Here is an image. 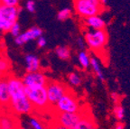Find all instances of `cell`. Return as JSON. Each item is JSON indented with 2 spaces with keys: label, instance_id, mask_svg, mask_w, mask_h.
Wrapping results in <instances>:
<instances>
[{
  "label": "cell",
  "instance_id": "3",
  "mask_svg": "<svg viewBox=\"0 0 130 129\" xmlns=\"http://www.w3.org/2000/svg\"><path fill=\"white\" fill-rule=\"evenodd\" d=\"M103 9L100 0H74V10L82 18L100 14Z\"/></svg>",
  "mask_w": 130,
  "mask_h": 129
},
{
  "label": "cell",
  "instance_id": "26",
  "mask_svg": "<svg viewBox=\"0 0 130 129\" xmlns=\"http://www.w3.org/2000/svg\"><path fill=\"white\" fill-rule=\"evenodd\" d=\"M1 5H6V6H18L19 0H0Z\"/></svg>",
  "mask_w": 130,
  "mask_h": 129
},
{
  "label": "cell",
  "instance_id": "33",
  "mask_svg": "<svg viewBox=\"0 0 130 129\" xmlns=\"http://www.w3.org/2000/svg\"><path fill=\"white\" fill-rule=\"evenodd\" d=\"M2 111H3V108H2V107L0 106V114H1V112H2Z\"/></svg>",
  "mask_w": 130,
  "mask_h": 129
},
{
  "label": "cell",
  "instance_id": "1",
  "mask_svg": "<svg viewBox=\"0 0 130 129\" xmlns=\"http://www.w3.org/2000/svg\"><path fill=\"white\" fill-rule=\"evenodd\" d=\"M6 79L10 94V102L7 109L15 116L32 115L35 109L25 94V86L22 79L12 75L6 76Z\"/></svg>",
  "mask_w": 130,
  "mask_h": 129
},
{
  "label": "cell",
  "instance_id": "18",
  "mask_svg": "<svg viewBox=\"0 0 130 129\" xmlns=\"http://www.w3.org/2000/svg\"><path fill=\"white\" fill-rule=\"evenodd\" d=\"M78 61L83 69H88L90 64V56L86 51L82 50L78 54Z\"/></svg>",
  "mask_w": 130,
  "mask_h": 129
},
{
  "label": "cell",
  "instance_id": "12",
  "mask_svg": "<svg viewBox=\"0 0 130 129\" xmlns=\"http://www.w3.org/2000/svg\"><path fill=\"white\" fill-rule=\"evenodd\" d=\"M6 76H4L2 79H0V106L2 108H8L9 102H10V94L8 89L7 79Z\"/></svg>",
  "mask_w": 130,
  "mask_h": 129
},
{
  "label": "cell",
  "instance_id": "29",
  "mask_svg": "<svg viewBox=\"0 0 130 129\" xmlns=\"http://www.w3.org/2000/svg\"><path fill=\"white\" fill-rule=\"evenodd\" d=\"M125 127H126V125H125L124 123H122L121 121H118V123H116L114 128L115 129H124Z\"/></svg>",
  "mask_w": 130,
  "mask_h": 129
},
{
  "label": "cell",
  "instance_id": "4",
  "mask_svg": "<svg viewBox=\"0 0 130 129\" xmlns=\"http://www.w3.org/2000/svg\"><path fill=\"white\" fill-rule=\"evenodd\" d=\"M85 43L92 51H101L108 44V34L106 29L93 30L85 34Z\"/></svg>",
  "mask_w": 130,
  "mask_h": 129
},
{
  "label": "cell",
  "instance_id": "6",
  "mask_svg": "<svg viewBox=\"0 0 130 129\" xmlns=\"http://www.w3.org/2000/svg\"><path fill=\"white\" fill-rule=\"evenodd\" d=\"M53 108L55 110V112H69V113L80 112V105L79 100L70 90L57 101Z\"/></svg>",
  "mask_w": 130,
  "mask_h": 129
},
{
  "label": "cell",
  "instance_id": "27",
  "mask_svg": "<svg viewBox=\"0 0 130 129\" xmlns=\"http://www.w3.org/2000/svg\"><path fill=\"white\" fill-rule=\"evenodd\" d=\"M36 40H37V46H38L39 48H44V47L46 46L47 41L43 35L40 36L39 38H37Z\"/></svg>",
  "mask_w": 130,
  "mask_h": 129
},
{
  "label": "cell",
  "instance_id": "2",
  "mask_svg": "<svg viewBox=\"0 0 130 129\" xmlns=\"http://www.w3.org/2000/svg\"><path fill=\"white\" fill-rule=\"evenodd\" d=\"M24 91L35 110L44 111L45 109L52 108L49 103L48 97H47L45 86L25 87Z\"/></svg>",
  "mask_w": 130,
  "mask_h": 129
},
{
  "label": "cell",
  "instance_id": "24",
  "mask_svg": "<svg viewBox=\"0 0 130 129\" xmlns=\"http://www.w3.org/2000/svg\"><path fill=\"white\" fill-rule=\"evenodd\" d=\"M9 32H10V34H12L14 37L18 36L19 34H21V26H20V24H19L17 22L14 23L12 26H11Z\"/></svg>",
  "mask_w": 130,
  "mask_h": 129
},
{
  "label": "cell",
  "instance_id": "30",
  "mask_svg": "<svg viewBox=\"0 0 130 129\" xmlns=\"http://www.w3.org/2000/svg\"><path fill=\"white\" fill-rule=\"evenodd\" d=\"M111 99L115 103H118V99H119V96H118V94L117 92H112L111 93Z\"/></svg>",
  "mask_w": 130,
  "mask_h": 129
},
{
  "label": "cell",
  "instance_id": "31",
  "mask_svg": "<svg viewBox=\"0 0 130 129\" xmlns=\"http://www.w3.org/2000/svg\"><path fill=\"white\" fill-rule=\"evenodd\" d=\"M100 3H101L102 6H104L107 5V2H108V0H100Z\"/></svg>",
  "mask_w": 130,
  "mask_h": 129
},
{
  "label": "cell",
  "instance_id": "20",
  "mask_svg": "<svg viewBox=\"0 0 130 129\" xmlns=\"http://www.w3.org/2000/svg\"><path fill=\"white\" fill-rule=\"evenodd\" d=\"M113 115L117 120L122 121L125 117V108L123 107V106L116 103V105L113 107Z\"/></svg>",
  "mask_w": 130,
  "mask_h": 129
},
{
  "label": "cell",
  "instance_id": "5",
  "mask_svg": "<svg viewBox=\"0 0 130 129\" xmlns=\"http://www.w3.org/2000/svg\"><path fill=\"white\" fill-rule=\"evenodd\" d=\"M19 15L18 6H0V26L1 32H9L11 26L17 22Z\"/></svg>",
  "mask_w": 130,
  "mask_h": 129
},
{
  "label": "cell",
  "instance_id": "32",
  "mask_svg": "<svg viewBox=\"0 0 130 129\" xmlns=\"http://www.w3.org/2000/svg\"><path fill=\"white\" fill-rule=\"evenodd\" d=\"M4 76H6V75H4L2 72H0V79H2V78H3Z\"/></svg>",
  "mask_w": 130,
  "mask_h": 129
},
{
  "label": "cell",
  "instance_id": "19",
  "mask_svg": "<svg viewBox=\"0 0 130 129\" xmlns=\"http://www.w3.org/2000/svg\"><path fill=\"white\" fill-rule=\"evenodd\" d=\"M11 64L10 61L4 55L0 54V72H2L4 75H7L10 71Z\"/></svg>",
  "mask_w": 130,
  "mask_h": 129
},
{
  "label": "cell",
  "instance_id": "35",
  "mask_svg": "<svg viewBox=\"0 0 130 129\" xmlns=\"http://www.w3.org/2000/svg\"><path fill=\"white\" fill-rule=\"evenodd\" d=\"M0 129H1V126H0Z\"/></svg>",
  "mask_w": 130,
  "mask_h": 129
},
{
  "label": "cell",
  "instance_id": "21",
  "mask_svg": "<svg viewBox=\"0 0 130 129\" xmlns=\"http://www.w3.org/2000/svg\"><path fill=\"white\" fill-rule=\"evenodd\" d=\"M28 125L34 129H43L45 127L44 124L36 117L30 116L28 119Z\"/></svg>",
  "mask_w": 130,
  "mask_h": 129
},
{
  "label": "cell",
  "instance_id": "9",
  "mask_svg": "<svg viewBox=\"0 0 130 129\" xmlns=\"http://www.w3.org/2000/svg\"><path fill=\"white\" fill-rule=\"evenodd\" d=\"M22 81L25 87H32V86H46L48 79L44 73L42 71H32L26 72L23 76Z\"/></svg>",
  "mask_w": 130,
  "mask_h": 129
},
{
  "label": "cell",
  "instance_id": "8",
  "mask_svg": "<svg viewBox=\"0 0 130 129\" xmlns=\"http://www.w3.org/2000/svg\"><path fill=\"white\" fill-rule=\"evenodd\" d=\"M45 87H46L47 97H48V100L51 107H53L57 103V101L69 91L68 88L63 83L54 80H48Z\"/></svg>",
  "mask_w": 130,
  "mask_h": 129
},
{
  "label": "cell",
  "instance_id": "15",
  "mask_svg": "<svg viewBox=\"0 0 130 129\" xmlns=\"http://www.w3.org/2000/svg\"><path fill=\"white\" fill-rule=\"evenodd\" d=\"M97 125H96L95 121L91 117H89L87 116L84 115L81 117V119L78 122L74 129H94L97 128Z\"/></svg>",
  "mask_w": 130,
  "mask_h": 129
},
{
  "label": "cell",
  "instance_id": "25",
  "mask_svg": "<svg viewBox=\"0 0 130 129\" xmlns=\"http://www.w3.org/2000/svg\"><path fill=\"white\" fill-rule=\"evenodd\" d=\"M26 10L30 13H34L35 11V2L34 0H28L25 4Z\"/></svg>",
  "mask_w": 130,
  "mask_h": 129
},
{
  "label": "cell",
  "instance_id": "10",
  "mask_svg": "<svg viewBox=\"0 0 130 129\" xmlns=\"http://www.w3.org/2000/svg\"><path fill=\"white\" fill-rule=\"evenodd\" d=\"M43 35V30L40 27H32V28L28 29L26 32L21 33L18 36L14 37V42L16 45H21L26 43V42H30V41L36 40L40 36Z\"/></svg>",
  "mask_w": 130,
  "mask_h": 129
},
{
  "label": "cell",
  "instance_id": "17",
  "mask_svg": "<svg viewBox=\"0 0 130 129\" xmlns=\"http://www.w3.org/2000/svg\"><path fill=\"white\" fill-rule=\"evenodd\" d=\"M55 54L62 61H67L71 58V50L66 46H58L55 49Z\"/></svg>",
  "mask_w": 130,
  "mask_h": 129
},
{
  "label": "cell",
  "instance_id": "14",
  "mask_svg": "<svg viewBox=\"0 0 130 129\" xmlns=\"http://www.w3.org/2000/svg\"><path fill=\"white\" fill-rule=\"evenodd\" d=\"M25 60V69L26 72H32V71H38L41 69L40 59L34 54H27L24 58Z\"/></svg>",
  "mask_w": 130,
  "mask_h": 129
},
{
  "label": "cell",
  "instance_id": "28",
  "mask_svg": "<svg viewBox=\"0 0 130 129\" xmlns=\"http://www.w3.org/2000/svg\"><path fill=\"white\" fill-rule=\"evenodd\" d=\"M77 44L81 50H84V49H85V41L82 38H80V37L77 38Z\"/></svg>",
  "mask_w": 130,
  "mask_h": 129
},
{
  "label": "cell",
  "instance_id": "13",
  "mask_svg": "<svg viewBox=\"0 0 130 129\" xmlns=\"http://www.w3.org/2000/svg\"><path fill=\"white\" fill-rule=\"evenodd\" d=\"M84 19H85V24L92 30H100L106 28V22L101 17H100L99 14L89 16Z\"/></svg>",
  "mask_w": 130,
  "mask_h": 129
},
{
  "label": "cell",
  "instance_id": "22",
  "mask_svg": "<svg viewBox=\"0 0 130 129\" xmlns=\"http://www.w3.org/2000/svg\"><path fill=\"white\" fill-rule=\"evenodd\" d=\"M68 80L70 84L74 86V87H79L81 84V78L76 72H71L68 75Z\"/></svg>",
  "mask_w": 130,
  "mask_h": 129
},
{
  "label": "cell",
  "instance_id": "11",
  "mask_svg": "<svg viewBox=\"0 0 130 129\" xmlns=\"http://www.w3.org/2000/svg\"><path fill=\"white\" fill-rule=\"evenodd\" d=\"M17 116L11 113L8 115V113L4 112V110L0 114V126L2 129H12L18 128L20 125L18 123V119L16 118Z\"/></svg>",
  "mask_w": 130,
  "mask_h": 129
},
{
  "label": "cell",
  "instance_id": "34",
  "mask_svg": "<svg viewBox=\"0 0 130 129\" xmlns=\"http://www.w3.org/2000/svg\"><path fill=\"white\" fill-rule=\"evenodd\" d=\"M0 6H1V2H0Z\"/></svg>",
  "mask_w": 130,
  "mask_h": 129
},
{
  "label": "cell",
  "instance_id": "7",
  "mask_svg": "<svg viewBox=\"0 0 130 129\" xmlns=\"http://www.w3.org/2000/svg\"><path fill=\"white\" fill-rule=\"evenodd\" d=\"M80 112L69 113V112H56L55 115V124L56 127L64 129H74L78 122L83 117Z\"/></svg>",
  "mask_w": 130,
  "mask_h": 129
},
{
  "label": "cell",
  "instance_id": "16",
  "mask_svg": "<svg viewBox=\"0 0 130 129\" xmlns=\"http://www.w3.org/2000/svg\"><path fill=\"white\" fill-rule=\"evenodd\" d=\"M89 67H91L92 71L95 73V75L97 76L98 79H100L101 81L105 80V77H104L103 71H102L100 62H99V61H98L97 59L94 58V57H90V64H89Z\"/></svg>",
  "mask_w": 130,
  "mask_h": 129
},
{
  "label": "cell",
  "instance_id": "23",
  "mask_svg": "<svg viewBox=\"0 0 130 129\" xmlns=\"http://www.w3.org/2000/svg\"><path fill=\"white\" fill-rule=\"evenodd\" d=\"M71 16V8H68V7L61 9V10L59 11L58 14H57V18H58V20H60V21L67 20V19H69Z\"/></svg>",
  "mask_w": 130,
  "mask_h": 129
}]
</instances>
